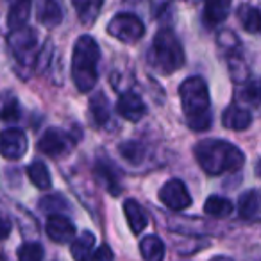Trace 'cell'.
Returning a JSON list of instances; mask_svg holds the SVG:
<instances>
[{
    "label": "cell",
    "mask_w": 261,
    "mask_h": 261,
    "mask_svg": "<svg viewBox=\"0 0 261 261\" xmlns=\"http://www.w3.org/2000/svg\"><path fill=\"white\" fill-rule=\"evenodd\" d=\"M193 152H195L197 163L210 175L236 172L245 163V156L242 150L224 140H202L195 145Z\"/></svg>",
    "instance_id": "cell-1"
},
{
    "label": "cell",
    "mask_w": 261,
    "mask_h": 261,
    "mask_svg": "<svg viewBox=\"0 0 261 261\" xmlns=\"http://www.w3.org/2000/svg\"><path fill=\"white\" fill-rule=\"evenodd\" d=\"M182 111L192 130H207L211 127V100L210 91L202 77H188L179 86Z\"/></svg>",
    "instance_id": "cell-2"
},
{
    "label": "cell",
    "mask_w": 261,
    "mask_h": 261,
    "mask_svg": "<svg viewBox=\"0 0 261 261\" xmlns=\"http://www.w3.org/2000/svg\"><path fill=\"white\" fill-rule=\"evenodd\" d=\"M100 61V48L91 36H81L73 45L72 79L81 93H88L97 84V66Z\"/></svg>",
    "instance_id": "cell-3"
},
{
    "label": "cell",
    "mask_w": 261,
    "mask_h": 261,
    "mask_svg": "<svg viewBox=\"0 0 261 261\" xmlns=\"http://www.w3.org/2000/svg\"><path fill=\"white\" fill-rule=\"evenodd\" d=\"M149 63L161 73L177 72L185 65V50L172 29L163 27L156 33L149 52Z\"/></svg>",
    "instance_id": "cell-4"
},
{
    "label": "cell",
    "mask_w": 261,
    "mask_h": 261,
    "mask_svg": "<svg viewBox=\"0 0 261 261\" xmlns=\"http://www.w3.org/2000/svg\"><path fill=\"white\" fill-rule=\"evenodd\" d=\"M108 33L122 43H136L145 36V25L136 15L120 13L115 18H111Z\"/></svg>",
    "instance_id": "cell-5"
},
{
    "label": "cell",
    "mask_w": 261,
    "mask_h": 261,
    "mask_svg": "<svg viewBox=\"0 0 261 261\" xmlns=\"http://www.w3.org/2000/svg\"><path fill=\"white\" fill-rule=\"evenodd\" d=\"M9 47H11L15 58L18 59L22 65H31L36 58V47H38V38L36 33L29 27H22L18 31H11L9 34Z\"/></svg>",
    "instance_id": "cell-6"
},
{
    "label": "cell",
    "mask_w": 261,
    "mask_h": 261,
    "mask_svg": "<svg viewBox=\"0 0 261 261\" xmlns=\"http://www.w3.org/2000/svg\"><path fill=\"white\" fill-rule=\"evenodd\" d=\"M160 200L172 211H182L192 206V197L181 179H170L165 182L160 190Z\"/></svg>",
    "instance_id": "cell-7"
},
{
    "label": "cell",
    "mask_w": 261,
    "mask_h": 261,
    "mask_svg": "<svg viewBox=\"0 0 261 261\" xmlns=\"http://www.w3.org/2000/svg\"><path fill=\"white\" fill-rule=\"evenodd\" d=\"M27 149H29V142L23 130L16 129V127H9L4 129L2 136H0V150L6 160H20L25 156Z\"/></svg>",
    "instance_id": "cell-8"
},
{
    "label": "cell",
    "mask_w": 261,
    "mask_h": 261,
    "mask_svg": "<svg viewBox=\"0 0 261 261\" xmlns=\"http://www.w3.org/2000/svg\"><path fill=\"white\" fill-rule=\"evenodd\" d=\"M116 111L120 113L122 118L129 120V122H138V120L143 118L147 108L138 93H135V91H125V93L120 95L118 102H116Z\"/></svg>",
    "instance_id": "cell-9"
},
{
    "label": "cell",
    "mask_w": 261,
    "mask_h": 261,
    "mask_svg": "<svg viewBox=\"0 0 261 261\" xmlns=\"http://www.w3.org/2000/svg\"><path fill=\"white\" fill-rule=\"evenodd\" d=\"M40 150L48 158H58L68 150L70 147V140L68 136L59 129H48L45 130V135L41 136L40 143H38Z\"/></svg>",
    "instance_id": "cell-10"
},
{
    "label": "cell",
    "mask_w": 261,
    "mask_h": 261,
    "mask_svg": "<svg viewBox=\"0 0 261 261\" xmlns=\"http://www.w3.org/2000/svg\"><path fill=\"white\" fill-rule=\"evenodd\" d=\"M45 229H47L48 238L56 243H68L75 238V227L72 220H68L63 215H50Z\"/></svg>",
    "instance_id": "cell-11"
},
{
    "label": "cell",
    "mask_w": 261,
    "mask_h": 261,
    "mask_svg": "<svg viewBox=\"0 0 261 261\" xmlns=\"http://www.w3.org/2000/svg\"><path fill=\"white\" fill-rule=\"evenodd\" d=\"M222 123L224 127L232 130H243L252 123V115L245 108L238 104H231L224 113H222Z\"/></svg>",
    "instance_id": "cell-12"
},
{
    "label": "cell",
    "mask_w": 261,
    "mask_h": 261,
    "mask_svg": "<svg viewBox=\"0 0 261 261\" xmlns=\"http://www.w3.org/2000/svg\"><path fill=\"white\" fill-rule=\"evenodd\" d=\"M38 20L43 23L45 27L52 29L58 27L63 22V9L59 0H40L38 6Z\"/></svg>",
    "instance_id": "cell-13"
},
{
    "label": "cell",
    "mask_w": 261,
    "mask_h": 261,
    "mask_svg": "<svg viewBox=\"0 0 261 261\" xmlns=\"http://www.w3.org/2000/svg\"><path fill=\"white\" fill-rule=\"evenodd\" d=\"M231 0H204V22L210 27L222 23L229 15Z\"/></svg>",
    "instance_id": "cell-14"
},
{
    "label": "cell",
    "mask_w": 261,
    "mask_h": 261,
    "mask_svg": "<svg viewBox=\"0 0 261 261\" xmlns=\"http://www.w3.org/2000/svg\"><path fill=\"white\" fill-rule=\"evenodd\" d=\"M123 211H125V217L130 225V231L135 232V234H140V232L147 227V224H149V218H147L145 210H143L135 199H129L123 202Z\"/></svg>",
    "instance_id": "cell-15"
},
{
    "label": "cell",
    "mask_w": 261,
    "mask_h": 261,
    "mask_svg": "<svg viewBox=\"0 0 261 261\" xmlns=\"http://www.w3.org/2000/svg\"><path fill=\"white\" fill-rule=\"evenodd\" d=\"M238 213L245 220H252L261 213V193L257 190H249L240 195Z\"/></svg>",
    "instance_id": "cell-16"
},
{
    "label": "cell",
    "mask_w": 261,
    "mask_h": 261,
    "mask_svg": "<svg viewBox=\"0 0 261 261\" xmlns=\"http://www.w3.org/2000/svg\"><path fill=\"white\" fill-rule=\"evenodd\" d=\"M95 234L90 231H84L81 236H77L70 247V254L75 261H90L95 252Z\"/></svg>",
    "instance_id": "cell-17"
},
{
    "label": "cell",
    "mask_w": 261,
    "mask_h": 261,
    "mask_svg": "<svg viewBox=\"0 0 261 261\" xmlns=\"http://www.w3.org/2000/svg\"><path fill=\"white\" fill-rule=\"evenodd\" d=\"M31 6L33 0H15L8 13V25L11 31H18L25 27L27 20L31 15Z\"/></svg>",
    "instance_id": "cell-18"
},
{
    "label": "cell",
    "mask_w": 261,
    "mask_h": 261,
    "mask_svg": "<svg viewBox=\"0 0 261 261\" xmlns=\"http://www.w3.org/2000/svg\"><path fill=\"white\" fill-rule=\"evenodd\" d=\"M95 175H97L100 185H104V188L108 190L111 195H118V193L122 192L118 175H116L115 168L109 163H106V161H97V165H95Z\"/></svg>",
    "instance_id": "cell-19"
},
{
    "label": "cell",
    "mask_w": 261,
    "mask_h": 261,
    "mask_svg": "<svg viewBox=\"0 0 261 261\" xmlns=\"http://www.w3.org/2000/svg\"><path fill=\"white\" fill-rule=\"evenodd\" d=\"M238 16L242 27L250 34H257L261 33V11L257 8H252L249 4H243L238 8Z\"/></svg>",
    "instance_id": "cell-20"
},
{
    "label": "cell",
    "mask_w": 261,
    "mask_h": 261,
    "mask_svg": "<svg viewBox=\"0 0 261 261\" xmlns=\"http://www.w3.org/2000/svg\"><path fill=\"white\" fill-rule=\"evenodd\" d=\"M140 252L145 261H163L165 257V243L161 238L149 234L140 242Z\"/></svg>",
    "instance_id": "cell-21"
},
{
    "label": "cell",
    "mask_w": 261,
    "mask_h": 261,
    "mask_svg": "<svg viewBox=\"0 0 261 261\" xmlns=\"http://www.w3.org/2000/svg\"><path fill=\"white\" fill-rule=\"evenodd\" d=\"M72 2L77 9L79 20L86 25H91L97 20L102 4H104V0H72Z\"/></svg>",
    "instance_id": "cell-22"
},
{
    "label": "cell",
    "mask_w": 261,
    "mask_h": 261,
    "mask_svg": "<svg viewBox=\"0 0 261 261\" xmlns=\"http://www.w3.org/2000/svg\"><path fill=\"white\" fill-rule=\"evenodd\" d=\"M90 113H91L93 122L97 123L98 127L108 123L109 115H111V108H109V100L106 98L104 93H97L90 98Z\"/></svg>",
    "instance_id": "cell-23"
},
{
    "label": "cell",
    "mask_w": 261,
    "mask_h": 261,
    "mask_svg": "<svg viewBox=\"0 0 261 261\" xmlns=\"http://www.w3.org/2000/svg\"><path fill=\"white\" fill-rule=\"evenodd\" d=\"M27 175H29L31 182L40 190H48L52 186V177L48 172L47 165L43 161H33L27 167Z\"/></svg>",
    "instance_id": "cell-24"
},
{
    "label": "cell",
    "mask_w": 261,
    "mask_h": 261,
    "mask_svg": "<svg viewBox=\"0 0 261 261\" xmlns=\"http://www.w3.org/2000/svg\"><path fill=\"white\" fill-rule=\"evenodd\" d=\"M204 211H206L210 217L215 218H225L232 213V202L225 197L220 195H211L210 199L204 204Z\"/></svg>",
    "instance_id": "cell-25"
},
{
    "label": "cell",
    "mask_w": 261,
    "mask_h": 261,
    "mask_svg": "<svg viewBox=\"0 0 261 261\" xmlns=\"http://www.w3.org/2000/svg\"><path fill=\"white\" fill-rule=\"evenodd\" d=\"M240 97L250 106H259L261 104V77H254L243 83L242 90H240Z\"/></svg>",
    "instance_id": "cell-26"
},
{
    "label": "cell",
    "mask_w": 261,
    "mask_h": 261,
    "mask_svg": "<svg viewBox=\"0 0 261 261\" xmlns=\"http://www.w3.org/2000/svg\"><path fill=\"white\" fill-rule=\"evenodd\" d=\"M120 152H122L123 160L129 161L130 165H140L145 160V147L138 142H125L120 147Z\"/></svg>",
    "instance_id": "cell-27"
},
{
    "label": "cell",
    "mask_w": 261,
    "mask_h": 261,
    "mask_svg": "<svg viewBox=\"0 0 261 261\" xmlns=\"http://www.w3.org/2000/svg\"><path fill=\"white\" fill-rule=\"evenodd\" d=\"M16 256H18V261H43L45 250L38 242H29L20 245Z\"/></svg>",
    "instance_id": "cell-28"
},
{
    "label": "cell",
    "mask_w": 261,
    "mask_h": 261,
    "mask_svg": "<svg viewBox=\"0 0 261 261\" xmlns=\"http://www.w3.org/2000/svg\"><path fill=\"white\" fill-rule=\"evenodd\" d=\"M40 207L52 215H59V211L68 210V204H66V200L61 195H48L40 202Z\"/></svg>",
    "instance_id": "cell-29"
},
{
    "label": "cell",
    "mask_w": 261,
    "mask_h": 261,
    "mask_svg": "<svg viewBox=\"0 0 261 261\" xmlns=\"http://www.w3.org/2000/svg\"><path fill=\"white\" fill-rule=\"evenodd\" d=\"M20 118V104L15 97L6 98L4 108H2V120L4 122H16Z\"/></svg>",
    "instance_id": "cell-30"
},
{
    "label": "cell",
    "mask_w": 261,
    "mask_h": 261,
    "mask_svg": "<svg viewBox=\"0 0 261 261\" xmlns=\"http://www.w3.org/2000/svg\"><path fill=\"white\" fill-rule=\"evenodd\" d=\"M90 261H113V252L108 245H102L100 249H97L93 252Z\"/></svg>",
    "instance_id": "cell-31"
},
{
    "label": "cell",
    "mask_w": 261,
    "mask_h": 261,
    "mask_svg": "<svg viewBox=\"0 0 261 261\" xmlns=\"http://www.w3.org/2000/svg\"><path fill=\"white\" fill-rule=\"evenodd\" d=\"M210 261H232V259L227 256H215L213 259H210Z\"/></svg>",
    "instance_id": "cell-32"
},
{
    "label": "cell",
    "mask_w": 261,
    "mask_h": 261,
    "mask_svg": "<svg viewBox=\"0 0 261 261\" xmlns=\"http://www.w3.org/2000/svg\"><path fill=\"white\" fill-rule=\"evenodd\" d=\"M256 175H257V177L261 179V160L257 161V165H256Z\"/></svg>",
    "instance_id": "cell-33"
},
{
    "label": "cell",
    "mask_w": 261,
    "mask_h": 261,
    "mask_svg": "<svg viewBox=\"0 0 261 261\" xmlns=\"http://www.w3.org/2000/svg\"><path fill=\"white\" fill-rule=\"evenodd\" d=\"M8 232H9V222L4 220V236H8Z\"/></svg>",
    "instance_id": "cell-34"
}]
</instances>
